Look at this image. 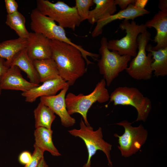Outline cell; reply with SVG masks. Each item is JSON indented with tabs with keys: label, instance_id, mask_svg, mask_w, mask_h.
<instances>
[{
	"label": "cell",
	"instance_id": "1",
	"mask_svg": "<svg viewBox=\"0 0 167 167\" xmlns=\"http://www.w3.org/2000/svg\"><path fill=\"white\" fill-rule=\"evenodd\" d=\"M52 58L55 62L60 76L72 86L86 71L85 60L80 50L67 43L50 40Z\"/></svg>",
	"mask_w": 167,
	"mask_h": 167
},
{
	"label": "cell",
	"instance_id": "2",
	"mask_svg": "<svg viewBox=\"0 0 167 167\" xmlns=\"http://www.w3.org/2000/svg\"><path fill=\"white\" fill-rule=\"evenodd\" d=\"M104 79H101L96 84L90 94L84 95L80 93L76 95L70 92L65 97V102L68 112L70 115L78 113L82 116L85 124L90 126L87 118V114L92 105L96 102L103 103L109 100L110 95L106 88Z\"/></svg>",
	"mask_w": 167,
	"mask_h": 167
},
{
	"label": "cell",
	"instance_id": "3",
	"mask_svg": "<svg viewBox=\"0 0 167 167\" xmlns=\"http://www.w3.org/2000/svg\"><path fill=\"white\" fill-rule=\"evenodd\" d=\"M108 42L106 37L101 38L99 50L101 58L98 61L97 65L106 85L109 87L119 74L127 68L131 57L121 55L117 51L109 50L107 47Z\"/></svg>",
	"mask_w": 167,
	"mask_h": 167
},
{
	"label": "cell",
	"instance_id": "4",
	"mask_svg": "<svg viewBox=\"0 0 167 167\" xmlns=\"http://www.w3.org/2000/svg\"><path fill=\"white\" fill-rule=\"evenodd\" d=\"M80 128L74 129L68 132L71 135L79 137L84 142L88 152V158L86 163L83 167H91V159L97 151H102L105 155L109 166H113L111 160L110 152L112 145L103 139L102 128L100 127L97 130L94 131L93 128L85 124L82 118L80 122Z\"/></svg>",
	"mask_w": 167,
	"mask_h": 167
},
{
	"label": "cell",
	"instance_id": "5",
	"mask_svg": "<svg viewBox=\"0 0 167 167\" xmlns=\"http://www.w3.org/2000/svg\"><path fill=\"white\" fill-rule=\"evenodd\" d=\"M37 9L63 28L75 31L82 22L75 6L71 7L62 1L54 3L48 0H37Z\"/></svg>",
	"mask_w": 167,
	"mask_h": 167
},
{
	"label": "cell",
	"instance_id": "6",
	"mask_svg": "<svg viewBox=\"0 0 167 167\" xmlns=\"http://www.w3.org/2000/svg\"><path fill=\"white\" fill-rule=\"evenodd\" d=\"M109 101L114 105H131L136 110L138 116L135 122L146 121L152 108L150 100L145 97L137 88L126 86L116 88L110 94Z\"/></svg>",
	"mask_w": 167,
	"mask_h": 167
},
{
	"label": "cell",
	"instance_id": "7",
	"mask_svg": "<svg viewBox=\"0 0 167 167\" xmlns=\"http://www.w3.org/2000/svg\"><path fill=\"white\" fill-rule=\"evenodd\" d=\"M31 29L33 32L42 34L50 40H56L72 45L79 49L85 58L90 53L82 46L73 43L66 36L64 28L57 25L54 20L33 9L30 14Z\"/></svg>",
	"mask_w": 167,
	"mask_h": 167
},
{
	"label": "cell",
	"instance_id": "8",
	"mask_svg": "<svg viewBox=\"0 0 167 167\" xmlns=\"http://www.w3.org/2000/svg\"><path fill=\"white\" fill-rule=\"evenodd\" d=\"M151 37V34L147 29L137 37V54L125 69L127 74L134 79L148 80L152 78L153 71L151 65L153 59L151 52L146 54V49Z\"/></svg>",
	"mask_w": 167,
	"mask_h": 167
},
{
	"label": "cell",
	"instance_id": "9",
	"mask_svg": "<svg viewBox=\"0 0 167 167\" xmlns=\"http://www.w3.org/2000/svg\"><path fill=\"white\" fill-rule=\"evenodd\" d=\"M132 124L126 120L116 124L124 129L122 135H119L115 134L114 136L118 138V148L122 156L125 158L129 157L138 152L145 143L148 136V131L142 124L133 126Z\"/></svg>",
	"mask_w": 167,
	"mask_h": 167
},
{
	"label": "cell",
	"instance_id": "10",
	"mask_svg": "<svg viewBox=\"0 0 167 167\" xmlns=\"http://www.w3.org/2000/svg\"><path fill=\"white\" fill-rule=\"evenodd\" d=\"M122 30H125L126 35L120 39H113L108 42L107 47L110 50L117 51L121 55H127L135 57L137 54V38L147 28L144 24H138L134 20L130 23L124 19L119 25Z\"/></svg>",
	"mask_w": 167,
	"mask_h": 167
},
{
	"label": "cell",
	"instance_id": "11",
	"mask_svg": "<svg viewBox=\"0 0 167 167\" xmlns=\"http://www.w3.org/2000/svg\"><path fill=\"white\" fill-rule=\"evenodd\" d=\"M69 87H65L55 95L40 98L41 102L59 117L62 125L65 127L73 126L76 123L75 119L69 114L66 107L65 97Z\"/></svg>",
	"mask_w": 167,
	"mask_h": 167
},
{
	"label": "cell",
	"instance_id": "12",
	"mask_svg": "<svg viewBox=\"0 0 167 167\" xmlns=\"http://www.w3.org/2000/svg\"><path fill=\"white\" fill-rule=\"evenodd\" d=\"M40 84L32 83L24 79L20 69L17 66L10 67L0 77V88L25 92Z\"/></svg>",
	"mask_w": 167,
	"mask_h": 167
},
{
	"label": "cell",
	"instance_id": "13",
	"mask_svg": "<svg viewBox=\"0 0 167 167\" xmlns=\"http://www.w3.org/2000/svg\"><path fill=\"white\" fill-rule=\"evenodd\" d=\"M27 40V53L32 61L52 58L50 40L34 32H29Z\"/></svg>",
	"mask_w": 167,
	"mask_h": 167
},
{
	"label": "cell",
	"instance_id": "14",
	"mask_svg": "<svg viewBox=\"0 0 167 167\" xmlns=\"http://www.w3.org/2000/svg\"><path fill=\"white\" fill-rule=\"evenodd\" d=\"M43 83L41 85L22 93L25 101L32 103L39 97L55 95L58 91L69 86L67 82L61 77Z\"/></svg>",
	"mask_w": 167,
	"mask_h": 167
},
{
	"label": "cell",
	"instance_id": "15",
	"mask_svg": "<svg viewBox=\"0 0 167 167\" xmlns=\"http://www.w3.org/2000/svg\"><path fill=\"white\" fill-rule=\"evenodd\" d=\"M144 24L147 28H154L156 31L153 40L156 45L154 47L149 45L150 49L157 51L167 48V11H159L152 19Z\"/></svg>",
	"mask_w": 167,
	"mask_h": 167
},
{
	"label": "cell",
	"instance_id": "16",
	"mask_svg": "<svg viewBox=\"0 0 167 167\" xmlns=\"http://www.w3.org/2000/svg\"><path fill=\"white\" fill-rule=\"evenodd\" d=\"M150 11L145 9H141L135 7L133 4H130L125 9L120 10L116 14L103 18L97 22L92 31L91 35L93 37L101 35L103 27L117 19H130L134 20L136 18L148 14Z\"/></svg>",
	"mask_w": 167,
	"mask_h": 167
},
{
	"label": "cell",
	"instance_id": "17",
	"mask_svg": "<svg viewBox=\"0 0 167 167\" xmlns=\"http://www.w3.org/2000/svg\"><path fill=\"white\" fill-rule=\"evenodd\" d=\"M6 62V61H5ZM6 64L10 67L16 66L27 74L30 82L39 84L41 82L39 75L34 66L33 61L28 56L26 48L18 52L9 62Z\"/></svg>",
	"mask_w": 167,
	"mask_h": 167
},
{
	"label": "cell",
	"instance_id": "18",
	"mask_svg": "<svg viewBox=\"0 0 167 167\" xmlns=\"http://www.w3.org/2000/svg\"><path fill=\"white\" fill-rule=\"evenodd\" d=\"M53 131L44 127L36 128L34 133L35 142L34 145L44 151H47L54 156L61 154L55 146L52 140Z\"/></svg>",
	"mask_w": 167,
	"mask_h": 167
},
{
	"label": "cell",
	"instance_id": "19",
	"mask_svg": "<svg viewBox=\"0 0 167 167\" xmlns=\"http://www.w3.org/2000/svg\"><path fill=\"white\" fill-rule=\"evenodd\" d=\"M95 8L90 11L88 21L93 24L99 20L114 14L117 6L114 0H93Z\"/></svg>",
	"mask_w": 167,
	"mask_h": 167
},
{
	"label": "cell",
	"instance_id": "20",
	"mask_svg": "<svg viewBox=\"0 0 167 167\" xmlns=\"http://www.w3.org/2000/svg\"><path fill=\"white\" fill-rule=\"evenodd\" d=\"M34 66L39 75L40 82L60 77L57 64L52 58L33 61Z\"/></svg>",
	"mask_w": 167,
	"mask_h": 167
},
{
	"label": "cell",
	"instance_id": "21",
	"mask_svg": "<svg viewBox=\"0 0 167 167\" xmlns=\"http://www.w3.org/2000/svg\"><path fill=\"white\" fill-rule=\"evenodd\" d=\"M27 44L26 39L20 37L2 42L0 43V58L9 62L18 52L26 48Z\"/></svg>",
	"mask_w": 167,
	"mask_h": 167
},
{
	"label": "cell",
	"instance_id": "22",
	"mask_svg": "<svg viewBox=\"0 0 167 167\" xmlns=\"http://www.w3.org/2000/svg\"><path fill=\"white\" fill-rule=\"evenodd\" d=\"M33 113L36 128L44 127L51 129L52 123L56 117L49 107L40 101L34 109Z\"/></svg>",
	"mask_w": 167,
	"mask_h": 167
},
{
	"label": "cell",
	"instance_id": "23",
	"mask_svg": "<svg viewBox=\"0 0 167 167\" xmlns=\"http://www.w3.org/2000/svg\"><path fill=\"white\" fill-rule=\"evenodd\" d=\"M146 50L151 53L153 61L151 67L154 75L157 77L164 76L167 75V48L157 51L151 50L147 45Z\"/></svg>",
	"mask_w": 167,
	"mask_h": 167
},
{
	"label": "cell",
	"instance_id": "24",
	"mask_svg": "<svg viewBox=\"0 0 167 167\" xmlns=\"http://www.w3.org/2000/svg\"><path fill=\"white\" fill-rule=\"evenodd\" d=\"M25 18L20 12L18 11L11 14H7L6 24L14 30L19 37L27 39L29 32L25 26Z\"/></svg>",
	"mask_w": 167,
	"mask_h": 167
},
{
	"label": "cell",
	"instance_id": "25",
	"mask_svg": "<svg viewBox=\"0 0 167 167\" xmlns=\"http://www.w3.org/2000/svg\"><path fill=\"white\" fill-rule=\"evenodd\" d=\"M75 6L81 22L87 20L90 8L94 4L93 0H75Z\"/></svg>",
	"mask_w": 167,
	"mask_h": 167
},
{
	"label": "cell",
	"instance_id": "26",
	"mask_svg": "<svg viewBox=\"0 0 167 167\" xmlns=\"http://www.w3.org/2000/svg\"><path fill=\"white\" fill-rule=\"evenodd\" d=\"M33 146L34 150L31 161L24 167H37L41 160L44 157L45 152L35 145Z\"/></svg>",
	"mask_w": 167,
	"mask_h": 167
},
{
	"label": "cell",
	"instance_id": "27",
	"mask_svg": "<svg viewBox=\"0 0 167 167\" xmlns=\"http://www.w3.org/2000/svg\"><path fill=\"white\" fill-rule=\"evenodd\" d=\"M6 8L7 14H11L18 11V5L15 0H5Z\"/></svg>",
	"mask_w": 167,
	"mask_h": 167
},
{
	"label": "cell",
	"instance_id": "28",
	"mask_svg": "<svg viewBox=\"0 0 167 167\" xmlns=\"http://www.w3.org/2000/svg\"><path fill=\"white\" fill-rule=\"evenodd\" d=\"M32 155L29 151H25L21 152L18 156V161L21 164L27 165L30 163Z\"/></svg>",
	"mask_w": 167,
	"mask_h": 167
},
{
	"label": "cell",
	"instance_id": "29",
	"mask_svg": "<svg viewBox=\"0 0 167 167\" xmlns=\"http://www.w3.org/2000/svg\"><path fill=\"white\" fill-rule=\"evenodd\" d=\"M135 0H114L115 4L119 6L121 8V10L126 9L128 6L131 4H134Z\"/></svg>",
	"mask_w": 167,
	"mask_h": 167
},
{
	"label": "cell",
	"instance_id": "30",
	"mask_svg": "<svg viewBox=\"0 0 167 167\" xmlns=\"http://www.w3.org/2000/svg\"><path fill=\"white\" fill-rule=\"evenodd\" d=\"M5 61L4 59L0 58V77L9 68L6 65ZM2 90L0 88V96Z\"/></svg>",
	"mask_w": 167,
	"mask_h": 167
},
{
	"label": "cell",
	"instance_id": "31",
	"mask_svg": "<svg viewBox=\"0 0 167 167\" xmlns=\"http://www.w3.org/2000/svg\"><path fill=\"white\" fill-rule=\"evenodd\" d=\"M148 2V0H135L134 5L138 8L144 9Z\"/></svg>",
	"mask_w": 167,
	"mask_h": 167
},
{
	"label": "cell",
	"instance_id": "32",
	"mask_svg": "<svg viewBox=\"0 0 167 167\" xmlns=\"http://www.w3.org/2000/svg\"><path fill=\"white\" fill-rule=\"evenodd\" d=\"M158 7L161 11H167V0H160Z\"/></svg>",
	"mask_w": 167,
	"mask_h": 167
},
{
	"label": "cell",
	"instance_id": "33",
	"mask_svg": "<svg viewBox=\"0 0 167 167\" xmlns=\"http://www.w3.org/2000/svg\"><path fill=\"white\" fill-rule=\"evenodd\" d=\"M37 167H49L45 161L44 157L40 161Z\"/></svg>",
	"mask_w": 167,
	"mask_h": 167
}]
</instances>
